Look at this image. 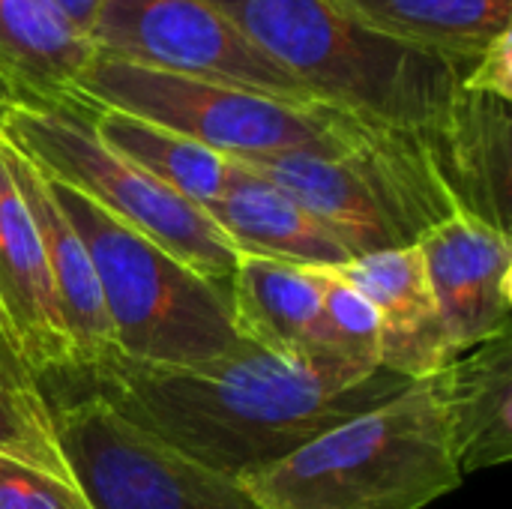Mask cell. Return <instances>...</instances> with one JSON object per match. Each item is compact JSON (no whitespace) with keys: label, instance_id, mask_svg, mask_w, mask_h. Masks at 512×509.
I'll return each instance as SVG.
<instances>
[{"label":"cell","instance_id":"obj_11","mask_svg":"<svg viewBox=\"0 0 512 509\" xmlns=\"http://www.w3.org/2000/svg\"><path fill=\"white\" fill-rule=\"evenodd\" d=\"M423 138L459 213H468L489 228L510 234V102L459 87L444 120L426 129Z\"/></svg>","mask_w":512,"mask_h":509},{"label":"cell","instance_id":"obj_22","mask_svg":"<svg viewBox=\"0 0 512 509\" xmlns=\"http://www.w3.org/2000/svg\"><path fill=\"white\" fill-rule=\"evenodd\" d=\"M0 509H90L75 483L0 459Z\"/></svg>","mask_w":512,"mask_h":509},{"label":"cell","instance_id":"obj_12","mask_svg":"<svg viewBox=\"0 0 512 509\" xmlns=\"http://www.w3.org/2000/svg\"><path fill=\"white\" fill-rule=\"evenodd\" d=\"M336 270L378 315V366L384 372L405 381H429L456 357L417 246L360 255Z\"/></svg>","mask_w":512,"mask_h":509},{"label":"cell","instance_id":"obj_17","mask_svg":"<svg viewBox=\"0 0 512 509\" xmlns=\"http://www.w3.org/2000/svg\"><path fill=\"white\" fill-rule=\"evenodd\" d=\"M93 45L51 0H0V90L12 102H78Z\"/></svg>","mask_w":512,"mask_h":509},{"label":"cell","instance_id":"obj_13","mask_svg":"<svg viewBox=\"0 0 512 509\" xmlns=\"http://www.w3.org/2000/svg\"><path fill=\"white\" fill-rule=\"evenodd\" d=\"M444 414L450 456L462 474L512 459V333H498L429 378Z\"/></svg>","mask_w":512,"mask_h":509},{"label":"cell","instance_id":"obj_8","mask_svg":"<svg viewBox=\"0 0 512 509\" xmlns=\"http://www.w3.org/2000/svg\"><path fill=\"white\" fill-rule=\"evenodd\" d=\"M54 438L90 509H261L219 474L99 399H51Z\"/></svg>","mask_w":512,"mask_h":509},{"label":"cell","instance_id":"obj_4","mask_svg":"<svg viewBox=\"0 0 512 509\" xmlns=\"http://www.w3.org/2000/svg\"><path fill=\"white\" fill-rule=\"evenodd\" d=\"M48 183L90 252L117 354L150 366H198L243 342L228 282L198 273L81 192Z\"/></svg>","mask_w":512,"mask_h":509},{"label":"cell","instance_id":"obj_25","mask_svg":"<svg viewBox=\"0 0 512 509\" xmlns=\"http://www.w3.org/2000/svg\"><path fill=\"white\" fill-rule=\"evenodd\" d=\"M0 336L12 339V333H9V324H6V315H3V309H0ZM12 342H15V339H12Z\"/></svg>","mask_w":512,"mask_h":509},{"label":"cell","instance_id":"obj_15","mask_svg":"<svg viewBox=\"0 0 512 509\" xmlns=\"http://www.w3.org/2000/svg\"><path fill=\"white\" fill-rule=\"evenodd\" d=\"M3 156L6 165L27 201V210L36 222L54 300L60 309V321L66 327L69 345H72V360L69 363H90L114 348L111 342V324L102 306L96 270L90 261V252L66 213L60 210L48 177L18 150L12 147L3 135Z\"/></svg>","mask_w":512,"mask_h":509},{"label":"cell","instance_id":"obj_16","mask_svg":"<svg viewBox=\"0 0 512 509\" xmlns=\"http://www.w3.org/2000/svg\"><path fill=\"white\" fill-rule=\"evenodd\" d=\"M204 210L240 255L330 270L354 261L321 219L234 159L225 192Z\"/></svg>","mask_w":512,"mask_h":509},{"label":"cell","instance_id":"obj_3","mask_svg":"<svg viewBox=\"0 0 512 509\" xmlns=\"http://www.w3.org/2000/svg\"><path fill=\"white\" fill-rule=\"evenodd\" d=\"M261 509H423L465 480L429 381L246 474Z\"/></svg>","mask_w":512,"mask_h":509},{"label":"cell","instance_id":"obj_24","mask_svg":"<svg viewBox=\"0 0 512 509\" xmlns=\"http://www.w3.org/2000/svg\"><path fill=\"white\" fill-rule=\"evenodd\" d=\"M54 9L78 30V33H90L93 21H96V12L102 6V0H51Z\"/></svg>","mask_w":512,"mask_h":509},{"label":"cell","instance_id":"obj_6","mask_svg":"<svg viewBox=\"0 0 512 509\" xmlns=\"http://www.w3.org/2000/svg\"><path fill=\"white\" fill-rule=\"evenodd\" d=\"M0 135L51 180L81 192L198 273L231 282L240 252L210 213L114 153L96 135L87 102L3 105Z\"/></svg>","mask_w":512,"mask_h":509},{"label":"cell","instance_id":"obj_1","mask_svg":"<svg viewBox=\"0 0 512 509\" xmlns=\"http://www.w3.org/2000/svg\"><path fill=\"white\" fill-rule=\"evenodd\" d=\"M45 399H99L189 459L243 480L327 429L393 399L411 381L378 369L339 390L303 357L246 339L198 366H150L114 348L36 375Z\"/></svg>","mask_w":512,"mask_h":509},{"label":"cell","instance_id":"obj_19","mask_svg":"<svg viewBox=\"0 0 512 509\" xmlns=\"http://www.w3.org/2000/svg\"><path fill=\"white\" fill-rule=\"evenodd\" d=\"M369 30L408 48L474 63L512 30V0H336Z\"/></svg>","mask_w":512,"mask_h":509},{"label":"cell","instance_id":"obj_9","mask_svg":"<svg viewBox=\"0 0 512 509\" xmlns=\"http://www.w3.org/2000/svg\"><path fill=\"white\" fill-rule=\"evenodd\" d=\"M87 39L96 54L114 60L318 105L210 0H102Z\"/></svg>","mask_w":512,"mask_h":509},{"label":"cell","instance_id":"obj_21","mask_svg":"<svg viewBox=\"0 0 512 509\" xmlns=\"http://www.w3.org/2000/svg\"><path fill=\"white\" fill-rule=\"evenodd\" d=\"M0 459L72 483L39 378L6 336H0Z\"/></svg>","mask_w":512,"mask_h":509},{"label":"cell","instance_id":"obj_2","mask_svg":"<svg viewBox=\"0 0 512 509\" xmlns=\"http://www.w3.org/2000/svg\"><path fill=\"white\" fill-rule=\"evenodd\" d=\"M312 102L378 129L426 132L450 111L468 63L393 42L336 0H210Z\"/></svg>","mask_w":512,"mask_h":509},{"label":"cell","instance_id":"obj_20","mask_svg":"<svg viewBox=\"0 0 512 509\" xmlns=\"http://www.w3.org/2000/svg\"><path fill=\"white\" fill-rule=\"evenodd\" d=\"M90 117L96 135L114 153H120L186 201L210 207L225 192L231 174L228 156L126 111L90 105Z\"/></svg>","mask_w":512,"mask_h":509},{"label":"cell","instance_id":"obj_7","mask_svg":"<svg viewBox=\"0 0 512 509\" xmlns=\"http://www.w3.org/2000/svg\"><path fill=\"white\" fill-rule=\"evenodd\" d=\"M78 102L126 111L228 159L291 150H339L360 126L324 105H294L264 93L171 75L93 54L78 78Z\"/></svg>","mask_w":512,"mask_h":509},{"label":"cell","instance_id":"obj_14","mask_svg":"<svg viewBox=\"0 0 512 509\" xmlns=\"http://www.w3.org/2000/svg\"><path fill=\"white\" fill-rule=\"evenodd\" d=\"M0 309L9 333L36 375L72 360V345L54 300L42 240L27 201L6 165L0 141Z\"/></svg>","mask_w":512,"mask_h":509},{"label":"cell","instance_id":"obj_23","mask_svg":"<svg viewBox=\"0 0 512 509\" xmlns=\"http://www.w3.org/2000/svg\"><path fill=\"white\" fill-rule=\"evenodd\" d=\"M465 90L489 93L512 102V30L501 33L465 72Z\"/></svg>","mask_w":512,"mask_h":509},{"label":"cell","instance_id":"obj_10","mask_svg":"<svg viewBox=\"0 0 512 509\" xmlns=\"http://www.w3.org/2000/svg\"><path fill=\"white\" fill-rule=\"evenodd\" d=\"M417 249L453 354L510 330V234L456 213L426 231Z\"/></svg>","mask_w":512,"mask_h":509},{"label":"cell","instance_id":"obj_26","mask_svg":"<svg viewBox=\"0 0 512 509\" xmlns=\"http://www.w3.org/2000/svg\"><path fill=\"white\" fill-rule=\"evenodd\" d=\"M3 105H9V99H6V93L0 90V108H3Z\"/></svg>","mask_w":512,"mask_h":509},{"label":"cell","instance_id":"obj_5","mask_svg":"<svg viewBox=\"0 0 512 509\" xmlns=\"http://www.w3.org/2000/svg\"><path fill=\"white\" fill-rule=\"evenodd\" d=\"M234 162L321 219L351 258L417 246L426 231L459 213L423 132L360 126L330 153L291 150Z\"/></svg>","mask_w":512,"mask_h":509},{"label":"cell","instance_id":"obj_18","mask_svg":"<svg viewBox=\"0 0 512 509\" xmlns=\"http://www.w3.org/2000/svg\"><path fill=\"white\" fill-rule=\"evenodd\" d=\"M327 270L240 255L228 282L237 330L261 348L306 360L321 321Z\"/></svg>","mask_w":512,"mask_h":509}]
</instances>
